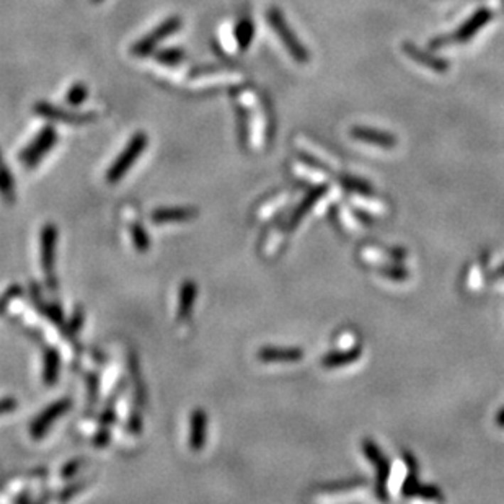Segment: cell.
Returning <instances> with one entry per match:
<instances>
[{"label": "cell", "mask_w": 504, "mask_h": 504, "mask_svg": "<svg viewBox=\"0 0 504 504\" xmlns=\"http://www.w3.org/2000/svg\"><path fill=\"white\" fill-rule=\"evenodd\" d=\"M267 18L271 28L276 31V35L279 36L281 43L286 46L287 53L291 54V58L299 64H307L310 59L309 51L302 44V41L296 36V33L292 31L289 23H287V20L284 18V15L281 14V10L278 7H269Z\"/></svg>", "instance_id": "6da1fadb"}, {"label": "cell", "mask_w": 504, "mask_h": 504, "mask_svg": "<svg viewBox=\"0 0 504 504\" xmlns=\"http://www.w3.org/2000/svg\"><path fill=\"white\" fill-rule=\"evenodd\" d=\"M149 144V137L146 132H136L134 136L131 137V141L126 144V147L123 149V152L119 154V157L114 160L112 163V167L107 171V180L108 183H112V185H116V183L121 181V178L127 173V171L131 170L132 165L137 159L141 157L142 152L147 149Z\"/></svg>", "instance_id": "7a4b0ae2"}, {"label": "cell", "mask_w": 504, "mask_h": 504, "mask_svg": "<svg viewBox=\"0 0 504 504\" xmlns=\"http://www.w3.org/2000/svg\"><path fill=\"white\" fill-rule=\"evenodd\" d=\"M181 26H183V20L180 16L176 15L168 16V18H165L157 28H154L151 33H149L147 36H144L139 41H136L134 46L131 48V53L134 54L136 58L149 56V54H152L155 49H157L160 43L168 40V38L171 35H175Z\"/></svg>", "instance_id": "3957f363"}, {"label": "cell", "mask_w": 504, "mask_h": 504, "mask_svg": "<svg viewBox=\"0 0 504 504\" xmlns=\"http://www.w3.org/2000/svg\"><path fill=\"white\" fill-rule=\"evenodd\" d=\"M56 248H58V227L46 224L41 230V267L46 284L56 289Z\"/></svg>", "instance_id": "277c9868"}, {"label": "cell", "mask_w": 504, "mask_h": 504, "mask_svg": "<svg viewBox=\"0 0 504 504\" xmlns=\"http://www.w3.org/2000/svg\"><path fill=\"white\" fill-rule=\"evenodd\" d=\"M58 132L53 126L43 127L35 139L26 146L20 154V162L25 163L26 168H35L41 160L46 157L48 152L56 146Z\"/></svg>", "instance_id": "5b68a950"}, {"label": "cell", "mask_w": 504, "mask_h": 504, "mask_svg": "<svg viewBox=\"0 0 504 504\" xmlns=\"http://www.w3.org/2000/svg\"><path fill=\"white\" fill-rule=\"evenodd\" d=\"M35 113L41 118L51 119V121H60V123H69V124H85L90 123V121H95L98 118L97 113L93 112H69V109L59 108L56 104L48 103V102H38L35 107Z\"/></svg>", "instance_id": "8992f818"}, {"label": "cell", "mask_w": 504, "mask_h": 504, "mask_svg": "<svg viewBox=\"0 0 504 504\" xmlns=\"http://www.w3.org/2000/svg\"><path fill=\"white\" fill-rule=\"evenodd\" d=\"M72 407V400L69 397L59 398L58 402H54L53 405H49L44 412L33 419V423L30 426V433L35 439H40L44 434L48 433V429L56 423V421L65 414Z\"/></svg>", "instance_id": "52a82bcc"}, {"label": "cell", "mask_w": 504, "mask_h": 504, "mask_svg": "<svg viewBox=\"0 0 504 504\" xmlns=\"http://www.w3.org/2000/svg\"><path fill=\"white\" fill-rule=\"evenodd\" d=\"M491 16H493L491 10L480 9L478 12H475L472 18L465 21L461 28L454 33L451 38H441V40H437V41L433 43V46L439 48V46H444V44H447V43H465V41H468L470 38H473V35H475L476 31L481 30L486 23H488V21L491 20Z\"/></svg>", "instance_id": "ba28073f"}, {"label": "cell", "mask_w": 504, "mask_h": 504, "mask_svg": "<svg viewBox=\"0 0 504 504\" xmlns=\"http://www.w3.org/2000/svg\"><path fill=\"white\" fill-rule=\"evenodd\" d=\"M363 449L370 463L374 465L375 473H377V495L380 500H387V481H389L390 476V465L384 457V454L380 452V449L372 441L364 439Z\"/></svg>", "instance_id": "9c48e42d"}, {"label": "cell", "mask_w": 504, "mask_h": 504, "mask_svg": "<svg viewBox=\"0 0 504 504\" xmlns=\"http://www.w3.org/2000/svg\"><path fill=\"white\" fill-rule=\"evenodd\" d=\"M206 431H208L206 412H204L203 408L193 409L190 417V437H188L191 451L198 452L204 447V442H206Z\"/></svg>", "instance_id": "30bf717a"}, {"label": "cell", "mask_w": 504, "mask_h": 504, "mask_svg": "<svg viewBox=\"0 0 504 504\" xmlns=\"http://www.w3.org/2000/svg\"><path fill=\"white\" fill-rule=\"evenodd\" d=\"M196 215L195 208H160L151 214V220L154 224H176L196 219Z\"/></svg>", "instance_id": "8fae6325"}, {"label": "cell", "mask_w": 504, "mask_h": 504, "mask_svg": "<svg viewBox=\"0 0 504 504\" xmlns=\"http://www.w3.org/2000/svg\"><path fill=\"white\" fill-rule=\"evenodd\" d=\"M258 359L262 363L268 364H286V363H297L304 358V351L299 348H271L267 346L258 351Z\"/></svg>", "instance_id": "7c38bea8"}, {"label": "cell", "mask_w": 504, "mask_h": 504, "mask_svg": "<svg viewBox=\"0 0 504 504\" xmlns=\"http://www.w3.org/2000/svg\"><path fill=\"white\" fill-rule=\"evenodd\" d=\"M351 136L359 142L370 144V146H379L384 149H393L397 146V137L389 132L368 129V127L356 126L351 129Z\"/></svg>", "instance_id": "4fadbf2b"}, {"label": "cell", "mask_w": 504, "mask_h": 504, "mask_svg": "<svg viewBox=\"0 0 504 504\" xmlns=\"http://www.w3.org/2000/svg\"><path fill=\"white\" fill-rule=\"evenodd\" d=\"M196 299H198V284L195 281L186 279L180 287L178 309H176V318H178V322H185L186 318L191 317Z\"/></svg>", "instance_id": "5bb4252c"}, {"label": "cell", "mask_w": 504, "mask_h": 504, "mask_svg": "<svg viewBox=\"0 0 504 504\" xmlns=\"http://www.w3.org/2000/svg\"><path fill=\"white\" fill-rule=\"evenodd\" d=\"M402 48L408 58H412L414 63L424 65V68L436 70V72H446L449 69V64L446 63L444 59L436 58V56H433V54L423 51V49H419L418 46H414V44H412V43H405Z\"/></svg>", "instance_id": "9a60e30c"}, {"label": "cell", "mask_w": 504, "mask_h": 504, "mask_svg": "<svg viewBox=\"0 0 504 504\" xmlns=\"http://www.w3.org/2000/svg\"><path fill=\"white\" fill-rule=\"evenodd\" d=\"M361 258L364 262L375 264V267H384V264L392 263L393 259L400 262V259L405 258V252L398 250V248H390V250L384 252L375 247H364L361 250Z\"/></svg>", "instance_id": "2e32d148"}, {"label": "cell", "mask_w": 504, "mask_h": 504, "mask_svg": "<svg viewBox=\"0 0 504 504\" xmlns=\"http://www.w3.org/2000/svg\"><path fill=\"white\" fill-rule=\"evenodd\" d=\"M323 195H326V190L323 186L315 188V190L310 191L309 195L304 198V201L296 208L294 213H292L291 219H289V225H287V230H294L297 224L302 220L304 215H306L309 210L315 206V203H317L320 198H323Z\"/></svg>", "instance_id": "e0dca14e"}, {"label": "cell", "mask_w": 504, "mask_h": 504, "mask_svg": "<svg viewBox=\"0 0 504 504\" xmlns=\"http://www.w3.org/2000/svg\"><path fill=\"white\" fill-rule=\"evenodd\" d=\"M254 38V25L250 15H243L240 16V20L237 21L235 25V41L237 46L242 49V51H247L250 48V44Z\"/></svg>", "instance_id": "ac0fdd59"}, {"label": "cell", "mask_w": 504, "mask_h": 504, "mask_svg": "<svg viewBox=\"0 0 504 504\" xmlns=\"http://www.w3.org/2000/svg\"><path fill=\"white\" fill-rule=\"evenodd\" d=\"M0 196L9 206H12L15 203V180L12 171L9 170L7 163L0 152Z\"/></svg>", "instance_id": "d6986e66"}, {"label": "cell", "mask_w": 504, "mask_h": 504, "mask_svg": "<svg viewBox=\"0 0 504 504\" xmlns=\"http://www.w3.org/2000/svg\"><path fill=\"white\" fill-rule=\"evenodd\" d=\"M361 354L363 351L359 350V348H353V350H348V351H336L328 354V356H325L322 359V364L323 368H328V369L343 368V365L356 363L358 359L361 358Z\"/></svg>", "instance_id": "ffe728a7"}, {"label": "cell", "mask_w": 504, "mask_h": 504, "mask_svg": "<svg viewBox=\"0 0 504 504\" xmlns=\"http://www.w3.org/2000/svg\"><path fill=\"white\" fill-rule=\"evenodd\" d=\"M60 368V356L56 350L48 348L44 351V365H43V379L48 385H53L58 380Z\"/></svg>", "instance_id": "44dd1931"}, {"label": "cell", "mask_w": 504, "mask_h": 504, "mask_svg": "<svg viewBox=\"0 0 504 504\" xmlns=\"http://www.w3.org/2000/svg\"><path fill=\"white\" fill-rule=\"evenodd\" d=\"M185 58H186V53L180 48H165L155 53V60H157L159 64L165 65V68H175V65H180Z\"/></svg>", "instance_id": "7402d4cb"}, {"label": "cell", "mask_w": 504, "mask_h": 504, "mask_svg": "<svg viewBox=\"0 0 504 504\" xmlns=\"http://www.w3.org/2000/svg\"><path fill=\"white\" fill-rule=\"evenodd\" d=\"M129 232L136 250L139 253H146L149 250V247H151V238H149L144 225L141 222H137V220H132L129 224Z\"/></svg>", "instance_id": "603a6c76"}, {"label": "cell", "mask_w": 504, "mask_h": 504, "mask_svg": "<svg viewBox=\"0 0 504 504\" xmlns=\"http://www.w3.org/2000/svg\"><path fill=\"white\" fill-rule=\"evenodd\" d=\"M88 97V88L84 84V82H75L74 85L69 88L68 95H65V100H68V103L70 107H79L87 100Z\"/></svg>", "instance_id": "cb8c5ba5"}, {"label": "cell", "mask_w": 504, "mask_h": 504, "mask_svg": "<svg viewBox=\"0 0 504 504\" xmlns=\"http://www.w3.org/2000/svg\"><path fill=\"white\" fill-rule=\"evenodd\" d=\"M354 203H356V206H359L364 210H368V213L372 214H382L387 210V206L382 201H377V199L368 198V196H354Z\"/></svg>", "instance_id": "d4e9b609"}, {"label": "cell", "mask_w": 504, "mask_h": 504, "mask_svg": "<svg viewBox=\"0 0 504 504\" xmlns=\"http://www.w3.org/2000/svg\"><path fill=\"white\" fill-rule=\"evenodd\" d=\"M21 296V287L20 286H10L7 291L0 296V315H4L7 310L12 307V304Z\"/></svg>", "instance_id": "484cf974"}, {"label": "cell", "mask_w": 504, "mask_h": 504, "mask_svg": "<svg viewBox=\"0 0 504 504\" xmlns=\"http://www.w3.org/2000/svg\"><path fill=\"white\" fill-rule=\"evenodd\" d=\"M341 183H343V186L348 188V190L361 193V195H369V193L372 191V188H370V185H368V183L363 181V180H359V178H354V176L343 175L341 176Z\"/></svg>", "instance_id": "4316f807"}, {"label": "cell", "mask_w": 504, "mask_h": 504, "mask_svg": "<svg viewBox=\"0 0 504 504\" xmlns=\"http://www.w3.org/2000/svg\"><path fill=\"white\" fill-rule=\"evenodd\" d=\"M284 201H287V195H284V193H282V195H278V196L271 198L268 203H264V204H263V206L258 209V213H257V215H258V219H259V218H262V219H264V218H268V215H269V214H273L276 209H278V208H281V206H282V204H284Z\"/></svg>", "instance_id": "83f0119b"}, {"label": "cell", "mask_w": 504, "mask_h": 504, "mask_svg": "<svg viewBox=\"0 0 504 504\" xmlns=\"http://www.w3.org/2000/svg\"><path fill=\"white\" fill-rule=\"evenodd\" d=\"M377 271L382 276H384V278H389V279L397 281V282L405 281L409 278L408 271L405 268L393 267V264H390V267H387V264H384V267H377Z\"/></svg>", "instance_id": "f1b7e54d"}, {"label": "cell", "mask_w": 504, "mask_h": 504, "mask_svg": "<svg viewBox=\"0 0 504 504\" xmlns=\"http://www.w3.org/2000/svg\"><path fill=\"white\" fill-rule=\"evenodd\" d=\"M237 123H238V137L243 147L248 144V114L243 108H237Z\"/></svg>", "instance_id": "f546056e"}, {"label": "cell", "mask_w": 504, "mask_h": 504, "mask_svg": "<svg viewBox=\"0 0 504 504\" xmlns=\"http://www.w3.org/2000/svg\"><path fill=\"white\" fill-rule=\"evenodd\" d=\"M284 232H286V229H282V227H278V229H274L273 232H271L269 237L267 238V243H264V253L271 254L278 250L279 243L282 242V237H284Z\"/></svg>", "instance_id": "4dcf8cb0"}, {"label": "cell", "mask_w": 504, "mask_h": 504, "mask_svg": "<svg viewBox=\"0 0 504 504\" xmlns=\"http://www.w3.org/2000/svg\"><path fill=\"white\" fill-rule=\"evenodd\" d=\"M82 325H84V310H82V307H77L68 322V333L72 336L77 335L80 331Z\"/></svg>", "instance_id": "1f68e13d"}, {"label": "cell", "mask_w": 504, "mask_h": 504, "mask_svg": "<svg viewBox=\"0 0 504 504\" xmlns=\"http://www.w3.org/2000/svg\"><path fill=\"white\" fill-rule=\"evenodd\" d=\"M82 463H84V461H82V459H77V461H72L68 465H64L63 472H60L63 478H74V476L79 473V470L82 468Z\"/></svg>", "instance_id": "d6a6232c"}, {"label": "cell", "mask_w": 504, "mask_h": 504, "mask_svg": "<svg viewBox=\"0 0 504 504\" xmlns=\"http://www.w3.org/2000/svg\"><path fill=\"white\" fill-rule=\"evenodd\" d=\"M414 495L428 498V500H442V495L439 493V490L434 488V486H418Z\"/></svg>", "instance_id": "836d02e7"}, {"label": "cell", "mask_w": 504, "mask_h": 504, "mask_svg": "<svg viewBox=\"0 0 504 504\" xmlns=\"http://www.w3.org/2000/svg\"><path fill=\"white\" fill-rule=\"evenodd\" d=\"M16 407H18V402H16V398H14V397L2 398V400H0V417L12 413L14 409H16Z\"/></svg>", "instance_id": "e575fe53"}, {"label": "cell", "mask_w": 504, "mask_h": 504, "mask_svg": "<svg viewBox=\"0 0 504 504\" xmlns=\"http://www.w3.org/2000/svg\"><path fill=\"white\" fill-rule=\"evenodd\" d=\"M340 214H341L343 224H345V225L348 227V229H356V219H354L353 215L350 214V210H348L346 208H341Z\"/></svg>", "instance_id": "d590c367"}, {"label": "cell", "mask_w": 504, "mask_h": 504, "mask_svg": "<svg viewBox=\"0 0 504 504\" xmlns=\"http://www.w3.org/2000/svg\"><path fill=\"white\" fill-rule=\"evenodd\" d=\"M108 442H109V433H108L107 429L98 431L97 436H95V439H93V444H95L97 447L108 446Z\"/></svg>", "instance_id": "8d00e7d4"}, {"label": "cell", "mask_w": 504, "mask_h": 504, "mask_svg": "<svg viewBox=\"0 0 504 504\" xmlns=\"http://www.w3.org/2000/svg\"><path fill=\"white\" fill-rule=\"evenodd\" d=\"M84 486H85L84 481H82V483H75L74 486H70V488H68L63 493V495H60V500H69L70 496H74L75 493H79L82 488H84Z\"/></svg>", "instance_id": "74e56055"}, {"label": "cell", "mask_w": 504, "mask_h": 504, "mask_svg": "<svg viewBox=\"0 0 504 504\" xmlns=\"http://www.w3.org/2000/svg\"><path fill=\"white\" fill-rule=\"evenodd\" d=\"M468 282H470V287H472V289H478V287H480L481 278H480V271L476 269V268H473L472 273H470Z\"/></svg>", "instance_id": "f35d334b"}, {"label": "cell", "mask_w": 504, "mask_h": 504, "mask_svg": "<svg viewBox=\"0 0 504 504\" xmlns=\"http://www.w3.org/2000/svg\"><path fill=\"white\" fill-rule=\"evenodd\" d=\"M354 341V336H351V335H345V336H343L341 338V340H340V346L341 348H346V346H351V343Z\"/></svg>", "instance_id": "ab89813d"}, {"label": "cell", "mask_w": 504, "mask_h": 504, "mask_svg": "<svg viewBox=\"0 0 504 504\" xmlns=\"http://www.w3.org/2000/svg\"><path fill=\"white\" fill-rule=\"evenodd\" d=\"M491 276H493V278H495V279H503V278H504V264H501V267L498 268Z\"/></svg>", "instance_id": "60d3db41"}, {"label": "cell", "mask_w": 504, "mask_h": 504, "mask_svg": "<svg viewBox=\"0 0 504 504\" xmlns=\"http://www.w3.org/2000/svg\"><path fill=\"white\" fill-rule=\"evenodd\" d=\"M498 424L503 426V428H504V409L500 413V417H498Z\"/></svg>", "instance_id": "b9f144b4"}, {"label": "cell", "mask_w": 504, "mask_h": 504, "mask_svg": "<svg viewBox=\"0 0 504 504\" xmlns=\"http://www.w3.org/2000/svg\"><path fill=\"white\" fill-rule=\"evenodd\" d=\"M90 2H93V4H100V2H103V0H90Z\"/></svg>", "instance_id": "7bdbcfd3"}]
</instances>
